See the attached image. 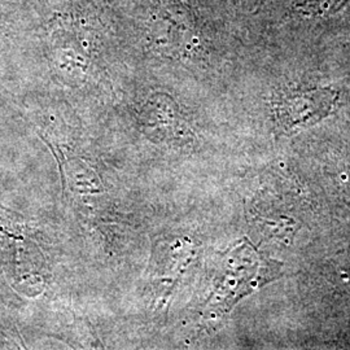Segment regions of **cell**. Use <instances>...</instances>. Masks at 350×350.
<instances>
[{"label":"cell","mask_w":350,"mask_h":350,"mask_svg":"<svg viewBox=\"0 0 350 350\" xmlns=\"http://www.w3.org/2000/svg\"><path fill=\"white\" fill-rule=\"evenodd\" d=\"M338 101L334 88L301 90L283 96L275 105L279 125L286 130H300L314 125L332 112Z\"/></svg>","instance_id":"obj_1"},{"label":"cell","mask_w":350,"mask_h":350,"mask_svg":"<svg viewBox=\"0 0 350 350\" xmlns=\"http://www.w3.org/2000/svg\"><path fill=\"white\" fill-rule=\"evenodd\" d=\"M350 0H300L295 13L306 20H322L341 12Z\"/></svg>","instance_id":"obj_2"}]
</instances>
